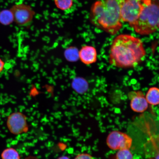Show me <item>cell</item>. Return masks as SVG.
Wrapping results in <instances>:
<instances>
[{
    "label": "cell",
    "mask_w": 159,
    "mask_h": 159,
    "mask_svg": "<svg viewBox=\"0 0 159 159\" xmlns=\"http://www.w3.org/2000/svg\"><path fill=\"white\" fill-rule=\"evenodd\" d=\"M146 55L141 39L129 34H120L111 44L109 63L119 68H132L142 62Z\"/></svg>",
    "instance_id": "obj_1"
},
{
    "label": "cell",
    "mask_w": 159,
    "mask_h": 159,
    "mask_svg": "<svg viewBox=\"0 0 159 159\" xmlns=\"http://www.w3.org/2000/svg\"><path fill=\"white\" fill-rule=\"evenodd\" d=\"M124 0H99L91 6L89 19L95 26L109 34H116L122 28L121 6Z\"/></svg>",
    "instance_id": "obj_2"
},
{
    "label": "cell",
    "mask_w": 159,
    "mask_h": 159,
    "mask_svg": "<svg viewBox=\"0 0 159 159\" xmlns=\"http://www.w3.org/2000/svg\"><path fill=\"white\" fill-rule=\"evenodd\" d=\"M143 8L137 21L130 26L138 34L149 35L155 32L159 25V2L141 0Z\"/></svg>",
    "instance_id": "obj_3"
},
{
    "label": "cell",
    "mask_w": 159,
    "mask_h": 159,
    "mask_svg": "<svg viewBox=\"0 0 159 159\" xmlns=\"http://www.w3.org/2000/svg\"><path fill=\"white\" fill-rule=\"evenodd\" d=\"M143 5L141 0H124L121 6V20L132 25L137 21L142 12Z\"/></svg>",
    "instance_id": "obj_4"
},
{
    "label": "cell",
    "mask_w": 159,
    "mask_h": 159,
    "mask_svg": "<svg viewBox=\"0 0 159 159\" xmlns=\"http://www.w3.org/2000/svg\"><path fill=\"white\" fill-rule=\"evenodd\" d=\"M10 11L12 13L14 21L21 26H26L30 24L35 15L30 6L22 3L13 5Z\"/></svg>",
    "instance_id": "obj_5"
},
{
    "label": "cell",
    "mask_w": 159,
    "mask_h": 159,
    "mask_svg": "<svg viewBox=\"0 0 159 159\" xmlns=\"http://www.w3.org/2000/svg\"><path fill=\"white\" fill-rule=\"evenodd\" d=\"M132 142V139L128 134L117 130L111 132L107 139V146L114 150L130 149Z\"/></svg>",
    "instance_id": "obj_6"
},
{
    "label": "cell",
    "mask_w": 159,
    "mask_h": 159,
    "mask_svg": "<svg viewBox=\"0 0 159 159\" xmlns=\"http://www.w3.org/2000/svg\"><path fill=\"white\" fill-rule=\"evenodd\" d=\"M7 126L12 134L19 135L26 133L29 130L26 117L22 113L15 112L8 118Z\"/></svg>",
    "instance_id": "obj_7"
},
{
    "label": "cell",
    "mask_w": 159,
    "mask_h": 159,
    "mask_svg": "<svg viewBox=\"0 0 159 159\" xmlns=\"http://www.w3.org/2000/svg\"><path fill=\"white\" fill-rule=\"evenodd\" d=\"M130 106L135 112L143 113L148 108V104L143 93L140 91H131L128 94Z\"/></svg>",
    "instance_id": "obj_8"
},
{
    "label": "cell",
    "mask_w": 159,
    "mask_h": 159,
    "mask_svg": "<svg viewBox=\"0 0 159 159\" xmlns=\"http://www.w3.org/2000/svg\"><path fill=\"white\" fill-rule=\"evenodd\" d=\"M79 58L85 65H90L96 62L97 50L92 46L85 45L79 51Z\"/></svg>",
    "instance_id": "obj_9"
},
{
    "label": "cell",
    "mask_w": 159,
    "mask_h": 159,
    "mask_svg": "<svg viewBox=\"0 0 159 159\" xmlns=\"http://www.w3.org/2000/svg\"><path fill=\"white\" fill-rule=\"evenodd\" d=\"M71 87L74 90L79 94H83L88 91L89 85L86 80L81 77H76L73 79Z\"/></svg>",
    "instance_id": "obj_10"
},
{
    "label": "cell",
    "mask_w": 159,
    "mask_h": 159,
    "mask_svg": "<svg viewBox=\"0 0 159 159\" xmlns=\"http://www.w3.org/2000/svg\"><path fill=\"white\" fill-rule=\"evenodd\" d=\"M146 98L148 104L152 105L159 104V89L151 87L147 92Z\"/></svg>",
    "instance_id": "obj_11"
},
{
    "label": "cell",
    "mask_w": 159,
    "mask_h": 159,
    "mask_svg": "<svg viewBox=\"0 0 159 159\" xmlns=\"http://www.w3.org/2000/svg\"><path fill=\"white\" fill-rule=\"evenodd\" d=\"M64 54L65 59L69 62H75L79 59V51L76 47L68 48L65 51Z\"/></svg>",
    "instance_id": "obj_12"
},
{
    "label": "cell",
    "mask_w": 159,
    "mask_h": 159,
    "mask_svg": "<svg viewBox=\"0 0 159 159\" xmlns=\"http://www.w3.org/2000/svg\"><path fill=\"white\" fill-rule=\"evenodd\" d=\"M14 21L12 13L10 10H5L0 12V23L3 25H8Z\"/></svg>",
    "instance_id": "obj_13"
},
{
    "label": "cell",
    "mask_w": 159,
    "mask_h": 159,
    "mask_svg": "<svg viewBox=\"0 0 159 159\" xmlns=\"http://www.w3.org/2000/svg\"><path fill=\"white\" fill-rule=\"evenodd\" d=\"M55 6L58 9L67 11L71 9L74 4L73 0H54Z\"/></svg>",
    "instance_id": "obj_14"
},
{
    "label": "cell",
    "mask_w": 159,
    "mask_h": 159,
    "mask_svg": "<svg viewBox=\"0 0 159 159\" xmlns=\"http://www.w3.org/2000/svg\"><path fill=\"white\" fill-rule=\"evenodd\" d=\"M2 159H20V155L16 150L13 148L6 149L1 154Z\"/></svg>",
    "instance_id": "obj_15"
},
{
    "label": "cell",
    "mask_w": 159,
    "mask_h": 159,
    "mask_svg": "<svg viewBox=\"0 0 159 159\" xmlns=\"http://www.w3.org/2000/svg\"><path fill=\"white\" fill-rule=\"evenodd\" d=\"M134 156L129 149L119 150L116 154V159H133Z\"/></svg>",
    "instance_id": "obj_16"
},
{
    "label": "cell",
    "mask_w": 159,
    "mask_h": 159,
    "mask_svg": "<svg viewBox=\"0 0 159 159\" xmlns=\"http://www.w3.org/2000/svg\"><path fill=\"white\" fill-rule=\"evenodd\" d=\"M74 159H94L90 154L85 153H82L77 155Z\"/></svg>",
    "instance_id": "obj_17"
},
{
    "label": "cell",
    "mask_w": 159,
    "mask_h": 159,
    "mask_svg": "<svg viewBox=\"0 0 159 159\" xmlns=\"http://www.w3.org/2000/svg\"><path fill=\"white\" fill-rule=\"evenodd\" d=\"M4 65V63L3 61L0 58V73L3 70Z\"/></svg>",
    "instance_id": "obj_18"
},
{
    "label": "cell",
    "mask_w": 159,
    "mask_h": 159,
    "mask_svg": "<svg viewBox=\"0 0 159 159\" xmlns=\"http://www.w3.org/2000/svg\"><path fill=\"white\" fill-rule=\"evenodd\" d=\"M57 159H70L68 157L66 156H62L59 157Z\"/></svg>",
    "instance_id": "obj_19"
},
{
    "label": "cell",
    "mask_w": 159,
    "mask_h": 159,
    "mask_svg": "<svg viewBox=\"0 0 159 159\" xmlns=\"http://www.w3.org/2000/svg\"><path fill=\"white\" fill-rule=\"evenodd\" d=\"M155 159H159V151L157 153L156 157H155Z\"/></svg>",
    "instance_id": "obj_20"
},
{
    "label": "cell",
    "mask_w": 159,
    "mask_h": 159,
    "mask_svg": "<svg viewBox=\"0 0 159 159\" xmlns=\"http://www.w3.org/2000/svg\"><path fill=\"white\" fill-rule=\"evenodd\" d=\"M153 1H158V0H153Z\"/></svg>",
    "instance_id": "obj_21"
}]
</instances>
